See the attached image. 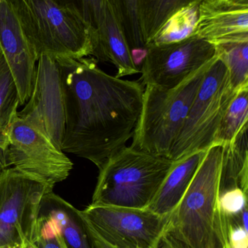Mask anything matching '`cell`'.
Instances as JSON below:
<instances>
[{
  "mask_svg": "<svg viewBox=\"0 0 248 248\" xmlns=\"http://www.w3.org/2000/svg\"><path fill=\"white\" fill-rule=\"evenodd\" d=\"M237 91L224 62L215 55L208 64L202 83L173 144L170 159L180 160L213 145L227 108Z\"/></svg>",
  "mask_w": 248,
  "mask_h": 248,
  "instance_id": "6",
  "label": "cell"
},
{
  "mask_svg": "<svg viewBox=\"0 0 248 248\" xmlns=\"http://www.w3.org/2000/svg\"><path fill=\"white\" fill-rule=\"evenodd\" d=\"M216 55L215 45L195 35L147 46L140 73L143 86L170 90L180 86Z\"/></svg>",
  "mask_w": 248,
  "mask_h": 248,
  "instance_id": "9",
  "label": "cell"
},
{
  "mask_svg": "<svg viewBox=\"0 0 248 248\" xmlns=\"http://www.w3.org/2000/svg\"><path fill=\"white\" fill-rule=\"evenodd\" d=\"M8 167L31 175L53 188L65 180L73 163L64 151L26 121L18 116L12 124L4 150Z\"/></svg>",
  "mask_w": 248,
  "mask_h": 248,
  "instance_id": "8",
  "label": "cell"
},
{
  "mask_svg": "<svg viewBox=\"0 0 248 248\" xmlns=\"http://www.w3.org/2000/svg\"><path fill=\"white\" fill-rule=\"evenodd\" d=\"M20 106L18 93L5 58L0 49V149L7 145L12 124Z\"/></svg>",
  "mask_w": 248,
  "mask_h": 248,
  "instance_id": "19",
  "label": "cell"
},
{
  "mask_svg": "<svg viewBox=\"0 0 248 248\" xmlns=\"http://www.w3.org/2000/svg\"><path fill=\"white\" fill-rule=\"evenodd\" d=\"M97 231L117 248H157L170 217L147 208L90 204L84 211Z\"/></svg>",
  "mask_w": 248,
  "mask_h": 248,
  "instance_id": "10",
  "label": "cell"
},
{
  "mask_svg": "<svg viewBox=\"0 0 248 248\" xmlns=\"http://www.w3.org/2000/svg\"><path fill=\"white\" fill-rule=\"evenodd\" d=\"M0 49L16 83L21 107L32 94L38 60L23 33L11 0H0Z\"/></svg>",
  "mask_w": 248,
  "mask_h": 248,
  "instance_id": "12",
  "label": "cell"
},
{
  "mask_svg": "<svg viewBox=\"0 0 248 248\" xmlns=\"http://www.w3.org/2000/svg\"><path fill=\"white\" fill-rule=\"evenodd\" d=\"M17 116L40 130L58 148L62 146L65 103L61 59H38L32 94Z\"/></svg>",
  "mask_w": 248,
  "mask_h": 248,
  "instance_id": "11",
  "label": "cell"
},
{
  "mask_svg": "<svg viewBox=\"0 0 248 248\" xmlns=\"http://www.w3.org/2000/svg\"><path fill=\"white\" fill-rule=\"evenodd\" d=\"M248 87L237 90L220 124L214 144H227L234 141L248 120Z\"/></svg>",
  "mask_w": 248,
  "mask_h": 248,
  "instance_id": "20",
  "label": "cell"
},
{
  "mask_svg": "<svg viewBox=\"0 0 248 248\" xmlns=\"http://www.w3.org/2000/svg\"><path fill=\"white\" fill-rule=\"evenodd\" d=\"M216 55L224 62L235 91L248 87V36L224 39L214 44Z\"/></svg>",
  "mask_w": 248,
  "mask_h": 248,
  "instance_id": "17",
  "label": "cell"
},
{
  "mask_svg": "<svg viewBox=\"0 0 248 248\" xmlns=\"http://www.w3.org/2000/svg\"><path fill=\"white\" fill-rule=\"evenodd\" d=\"M61 7L71 10L81 17L94 31L97 42L98 34L103 26L106 0H53Z\"/></svg>",
  "mask_w": 248,
  "mask_h": 248,
  "instance_id": "22",
  "label": "cell"
},
{
  "mask_svg": "<svg viewBox=\"0 0 248 248\" xmlns=\"http://www.w3.org/2000/svg\"><path fill=\"white\" fill-rule=\"evenodd\" d=\"M75 211L76 214H77L79 219L81 221L82 225L88 237L92 248H117L107 241L106 239L103 238V236L95 228L88 217L84 214L83 211H80L77 208Z\"/></svg>",
  "mask_w": 248,
  "mask_h": 248,
  "instance_id": "26",
  "label": "cell"
},
{
  "mask_svg": "<svg viewBox=\"0 0 248 248\" xmlns=\"http://www.w3.org/2000/svg\"><path fill=\"white\" fill-rule=\"evenodd\" d=\"M53 188L14 168L0 175V247L23 248L32 241L43 197Z\"/></svg>",
  "mask_w": 248,
  "mask_h": 248,
  "instance_id": "7",
  "label": "cell"
},
{
  "mask_svg": "<svg viewBox=\"0 0 248 248\" xmlns=\"http://www.w3.org/2000/svg\"><path fill=\"white\" fill-rule=\"evenodd\" d=\"M93 56L96 61L109 62L116 67L117 78L140 73L132 52L109 3H106L103 26L98 34Z\"/></svg>",
  "mask_w": 248,
  "mask_h": 248,
  "instance_id": "14",
  "label": "cell"
},
{
  "mask_svg": "<svg viewBox=\"0 0 248 248\" xmlns=\"http://www.w3.org/2000/svg\"><path fill=\"white\" fill-rule=\"evenodd\" d=\"M116 17L121 31L132 52L136 65L138 54L144 59L145 43L143 39L139 17V0H106Z\"/></svg>",
  "mask_w": 248,
  "mask_h": 248,
  "instance_id": "18",
  "label": "cell"
},
{
  "mask_svg": "<svg viewBox=\"0 0 248 248\" xmlns=\"http://www.w3.org/2000/svg\"><path fill=\"white\" fill-rule=\"evenodd\" d=\"M23 248H38L33 244V242L29 241V240H26L24 243V246Z\"/></svg>",
  "mask_w": 248,
  "mask_h": 248,
  "instance_id": "29",
  "label": "cell"
},
{
  "mask_svg": "<svg viewBox=\"0 0 248 248\" xmlns=\"http://www.w3.org/2000/svg\"><path fill=\"white\" fill-rule=\"evenodd\" d=\"M32 242L38 248H68L63 235L62 227L49 214H39Z\"/></svg>",
  "mask_w": 248,
  "mask_h": 248,
  "instance_id": "23",
  "label": "cell"
},
{
  "mask_svg": "<svg viewBox=\"0 0 248 248\" xmlns=\"http://www.w3.org/2000/svg\"><path fill=\"white\" fill-rule=\"evenodd\" d=\"M199 7H186L175 14L149 45L171 43L192 36L198 21Z\"/></svg>",
  "mask_w": 248,
  "mask_h": 248,
  "instance_id": "21",
  "label": "cell"
},
{
  "mask_svg": "<svg viewBox=\"0 0 248 248\" xmlns=\"http://www.w3.org/2000/svg\"><path fill=\"white\" fill-rule=\"evenodd\" d=\"M206 151L197 152L174 161L149 209L163 217H170L189 187Z\"/></svg>",
  "mask_w": 248,
  "mask_h": 248,
  "instance_id": "15",
  "label": "cell"
},
{
  "mask_svg": "<svg viewBox=\"0 0 248 248\" xmlns=\"http://www.w3.org/2000/svg\"><path fill=\"white\" fill-rule=\"evenodd\" d=\"M68 218L63 227V235L68 248H92L88 237L79 219L76 208L67 202Z\"/></svg>",
  "mask_w": 248,
  "mask_h": 248,
  "instance_id": "24",
  "label": "cell"
},
{
  "mask_svg": "<svg viewBox=\"0 0 248 248\" xmlns=\"http://www.w3.org/2000/svg\"><path fill=\"white\" fill-rule=\"evenodd\" d=\"M37 60L42 55L78 60L91 56L96 36L76 13L53 0H11Z\"/></svg>",
  "mask_w": 248,
  "mask_h": 248,
  "instance_id": "3",
  "label": "cell"
},
{
  "mask_svg": "<svg viewBox=\"0 0 248 248\" xmlns=\"http://www.w3.org/2000/svg\"><path fill=\"white\" fill-rule=\"evenodd\" d=\"M224 145L207 150L183 198L171 213L167 232L191 248H230V219L220 206Z\"/></svg>",
  "mask_w": 248,
  "mask_h": 248,
  "instance_id": "2",
  "label": "cell"
},
{
  "mask_svg": "<svg viewBox=\"0 0 248 248\" xmlns=\"http://www.w3.org/2000/svg\"><path fill=\"white\" fill-rule=\"evenodd\" d=\"M157 248H191L179 239L176 238L167 231L162 237L161 241Z\"/></svg>",
  "mask_w": 248,
  "mask_h": 248,
  "instance_id": "28",
  "label": "cell"
},
{
  "mask_svg": "<svg viewBox=\"0 0 248 248\" xmlns=\"http://www.w3.org/2000/svg\"><path fill=\"white\" fill-rule=\"evenodd\" d=\"M0 248H7V247H0Z\"/></svg>",
  "mask_w": 248,
  "mask_h": 248,
  "instance_id": "30",
  "label": "cell"
},
{
  "mask_svg": "<svg viewBox=\"0 0 248 248\" xmlns=\"http://www.w3.org/2000/svg\"><path fill=\"white\" fill-rule=\"evenodd\" d=\"M203 0H139L141 32L146 46L180 10L199 5Z\"/></svg>",
  "mask_w": 248,
  "mask_h": 248,
  "instance_id": "16",
  "label": "cell"
},
{
  "mask_svg": "<svg viewBox=\"0 0 248 248\" xmlns=\"http://www.w3.org/2000/svg\"><path fill=\"white\" fill-rule=\"evenodd\" d=\"M229 231L230 248H248V231L230 218Z\"/></svg>",
  "mask_w": 248,
  "mask_h": 248,
  "instance_id": "27",
  "label": "cell"
},
{
  "mask_svg": "<svg viewBox=\"0 0 248 248\" xmlns=\"http://www.w3.org/2000/svg\"><path fill=\"white\" fill-rule=\"evenodd\" d=\"M60 59L65 103L61 150L99 169L132 137L144 87L139 81L109 75L94 58Z\"/></svg>",
  "mask_w": 248,
  "mask_h": 248,
  "instance_id": "1",
  "label": "cell"
},
{
  "mask_svg": "<svg viewBox=\"0 0 248 248\" xmlns=\"http://www.w3.org/2000/svg\"><path fill=\"white\" fill-rule=\"evenodd\" d=\"M209 62L173 90L145 86L141 114L132 134V147L170 158L173 144Z\"/></svg>",
  "mask_w": 248,
  "mask_h": 248,
  "instance_id": "5",
  "label": "cell"
},
{
  "mask_svg": "<svg viewBox=\"0 0 248 248\" xmlns=\"http://www.w3.org/2000/svg\"><path fill=\"white\" fill-rule=\"evenodd\" d=\"M219 201L226 217H236L248 207V193L240 187L226 189L220 192Z\"/></svg>",
  "mask_w": 248,
  "mask_h": 248,
  "instance_id": "25",
  "label": "cell"
},
{
  "mask_svg": "<svg viewBox=\"0 0 248 248\" xmlns=\"http://www.w3.org/2000/svg\"><path fill=\"white\" fill-rule=\"evenodd\" d=\"M173 163L167 157L125 146L99 169L90 204L147 208Z\"/></svg>",
  "mask_w": 248,
  "mask_h": 248,
  "instance_id": "4",
  "label": "cell"
},
{
  "mask_svg": "<svg viewBox=\"0 0 248 248\" xmlns=\"http://www.w3.org/2000/svg\"><path fill=\"white\" fill-rule=\"evenodd\" d=\"M192 35L213 44L248 36V0H203Z\"/></svg>",
  "mask_w": 248,
  "mask_h": 248,
  "instance_id": "13",
  "label": "cell"
}]
</instances>
